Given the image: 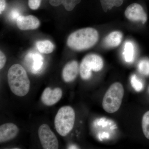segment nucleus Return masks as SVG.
<instances>
[{
  "instance_id": "1",
  "label": "nucleus",
  "mask_w": 149,
  "mask_h": 149,
  "mask_svg": "<svg viewBox=\"0 0 149 149\" xmlns=\"http://www.w3.org/2000/svg\"><path fill=\"white\" fill-rule=\"evenodd\" d=\"M8 80L11 91L19 97H23L30 89V80L23 67L19 64L10 67L8 72Z\"/></svg>"
},
{
  "instance_id": "2",
  "label": "nucleus",
  "mask_w": 149,
  "mask_h": 149,
  "mask_svg": "<svg viewBox=\"0 0 149 149\" xmlns=\"http://www.w3.org/2000/svg\"><path fill=\"white\" fill-rule=\"evenodd\" d=\"M99 37L98 32L94 28H83L70 34L67 43L74 50H85L95 45L98 41Z\"/></svg>"
},
{
  "instance_id": "3",
  "label": "nucleus",
  "mask_w": 149,
  "mask_h": 149,
  "mask_svg": "<svg viewBox=\"0 0 149 149\" xmlns=\"http://www.w3.org/2000/svg\"><path fill=\"white\" fill-rule=\"evenodd\" d=\"M124 94V88L121 83L116 82L112 84L103 99L104 110L110 113L117 111L121 106Z\"/></svg>"
},
{
  "instance_id": "4",
  "label": "nucleus",
  "mask_w": 149,
  "mask_h": 149,
  "mask_svg": "<svg viewBox=\"0 0 149 149\" xmlns=\"http://www.w3.org/2000/svg\"><path fill=\"white\" fill-rule=\"evenodd\" d=\"M75 115L71 107H62L57 112L54 119L56 130L60 135L65 136L69 134L74 127Z\"/></svg>"
},
{
  "instance_id": "5",
  "label": "nucleus",
  "mask_w": 149,
  "mask_h": 149,
  "mask_svg": "<svg viewBox=\"0 0 149 149\" xmlns=\"http://www.w3.org/2000/svg\"><path fill=\"white\" fill-rule=\"evenodd\" d=\"M103 67V60L100 56L96 54H88L83 58L80 63V76L83 80H88L92 76V71L99 72Z\"/></svg>"
},
{
  "instance_id": "6",
  "label": "nucleus",
  "mask_w": 149,
  "mask_h": 149,
  "mask_svg": "<svg viewBox=\"0 0 149 149\" xmlns=\"http://www.w3.org/2000/svg\"><path fill=\"white\" fill-rule=\"evenodd\" d=\"M38 136L43 148L58 149L57 138L47 124H43L40 125L38 130Z\"/></svg>"
},
{
  "instance_id": "7",
  "label": "nucleus",
  "mask_w": 149,
  "mask_h": 149,
  "mask_svg": "<svg viewBox=\"0 0 149 149\" xmlns=\"http://www.w3.org/2000/svg\"><path fill=\"white\" fill-rule=\"evenodd\" d=\"M126 18L132 22H140L145 24L147 20L146 13L142 6L138 3L131 4L128 6L125 11Z\"/></svg>"
},
{
  "instance_id": "8",
  "label": "nucleus",
  "mask_w": 149,
  "mask_h": 149,
  "mask_svg": "<svg viewBox=\"0 0 149 149\" xmlns=\"http://www.w3.org/2000/svg\"><path fill=\"white\" fill-rule=\"evenodd\" d=\"M62 94L61 88H57L52 90L50 88H47L43 91L41 100L46 105H53L61 99Z\"/></svg>"
},
{
  "instance_id": "9",
  "label": "nucleus",
  "mask_w": 149,
  "mask_h": 149,
  "mask_svg": "<svg viewBox=\"0 0 149 149\" xmlns=\"http://www.w3.org/2000/svg\"><path fill=\"white\" fill-rule=\"evenodd\" d=\"M19 129L11 123H5L0 126V142L4 143L14 139L18 134Z\"/></svg>"
},
{
  "instance_id": "10",
  "label": "nucleus",
  "mask_w": 149,
  "mask_h": 149,
  "mask_svg": "<svg viewBox=\"0 0 149 149\" xmlns=\"http://www.w3.org/2000/svg\"><path fill=\"white\" fill-rule=\"evenodd\" d=\"M17 25L22 30L37 29L40 25V22L36 17L32 15L28 16L20 15L16 21Z\"/></svg>"
},
{
  "instance_id": "11",
  "label": "nucleus",
  "mask_w": 149,
  "mask_h": 149,
  "mask_svg": "<svg viewBox=\"0 0 149 149\" xmlns=\"http://www.w3.org/2000/svg\"><path fill=\"white\" fill-rule=\"evenodd\" d=\"M79 72V65L76 61H72L65 65L63 70L62 77L66 83L73 81L77 77Z\"/></svg>"
},
{
  "instance_id": "12",
  "label": "nucleus",
  "mask_w": 149,
  "mask_h": 149,
  "mask_svg": "<svg viewBox=\"0 0 149 149\" xmlns=\"http://www.w3.org/2000/svg\"><path fill=\"white\" fill-rule=\"evenodd\" d=\"M123 34L119 31H114L109 34L104 39L103 44L107 48L116 47L122 42Z\"/></svg>"
},
{
  "instance_id": "13",
  "label": "nucleus",
  "mask_w": 149,
  "mask_h": 149,
  "mask_svg": "<svg viewBox=\"0 0 149 149\" xmlns=\"http://www.w3.org/2000/svg\"><path fill=\"white\" fill-rule=\"evenodd\" d=\"M123 56L124 60L127 63H132L135 57V48L134 44L130 41H127L124 44Z\"/></svg>"
},
{
  "instance_id": "14",
  "label": "nucleus",
  "mask_w": 149,
  "mask_h": 149,
  "mask_svg": "<svg viewBox=\"0 0 149 149\" xmlns=\"http://www.w3.org/2000/svg\"><path fill=\"white\" fill-rule=\"evenodd\" d=\"M81 0H50L51 5L57 6L60 5L64 6L65 8L67 11L72 10L75 6L80 3Z\"/></svg>"
},
{
  "instance_id": "15",
  "label": "nucleus",
  "mask_w": 149,
  "mask_h": 149,
  "mask_svg": "<svg viewBox=\"0 0 149 149\" xmlns=\"http://www.w3.org/2000/svg\"><path fill=\"white\" fill-rule=\"evenodd\" d=\"M36 46L38 51L42 54H50L54 49V46L49 40L38 41L36 43Z\"/></svg>"
},
{
  "instance_id": "16",
  "label": "nucleus",
  "mask_w": 149,
  "mask_h": 149,
  "mask_svg": "<svg viewBox=\"0 0 149 149\" xmlns=\"http://www.w3.org/2000/svg\"><path fill=\"white\" fill-rule=\"evenodd\" d=\"M123 0H100L103 10L105 12L111 9L113 6L119 7L122 4Z\"/></svg>"
},
{
  "instance_id": "17",
  "label": "nucleus",
  "mask_w": 149,
  "mask_h": 149,
  "mask_svg": "<svg viewBox=\"0 0 149 149\" xmlns=\"http://www.w3.org/2000/svg\"><path fill=\"white\" fill-rule=\"evenodd\" d=\"M33 63L32 65V70L34 73L38 72L41 68L43 65V58L39 54H32Z\"/></svg>"
},
{
  "instance_id": "18",
  "label": "nucleus",
  "mask_w": 149,
  "mask_h": 149,
  "mask_svg": "<svg viewBox=\"0 0 149 149\" xmlns=\"http://www.w3.org/2000/svg\"><path fill=\"white\" fill-rule=\"evenodd\" d=\"M138 70L140 73L145 76L149 75V60L145 58L141 60L138 65Z\"/></svg>"
},
{
  "instance_id": "19",
  "label": "nucleus",
  "mask_w": 149,
  "mask_h": 149,
  "mask_svg": "<svg viewBox=\"0 0 149 149\" xmlns=\"http://www.w3.org/2000/svg\"><path fill=\"white\" fill-rule=\"evenodd\" d=\"M142 127L144 136L149 140V111H147L143 116Z\"/></svg>"
},
{
  "instance_id": "20",
  "label": "nucleus",
  "mask_w": 149,
  "mask_h": 149,
  "mask_svg": "<svg viewBox=\"0 0 149 149\" xmlns=\"http://www.w3.org/2000/svg\"><path fill=\"white\" fill-rule=\"evenodd\" d=\"M130 83L132 87L137 92H140L143 88V85L140 79L135 74L132 75L130 77Z\"/></svg>"
},
{
  "instance_id": "21",
  "label": "nucleus",
  "mask_w": 149,
  "mask_h": 149,
  "mask_svg": "<svg viewBox=\"0 0 149 149\" xmlns=\"http://www.w3.org/2000/svg\"><path fill=\"white\" fill-rule=\"evenodd\" d=\"M41 0H28V5L32 10H37L41 4Z\"/></svg>"
},
{
  "instance_id": "22",
  "label": "nucleus",
  "mask_w": 149,
  "mask_h": 149,
  "mask_svg": "<svg viewBox=\"0 0 149 149\" xmlns=\"http://www.w3.org/2000/svg\"><path fill=\"white\" fill-rule=\"evenodd\" d=\"M6 61V56L2 51L0 52V69H2Z\"/></svg>"
},
{
  "instance_id": "23",
  "label": "nucleus",
  "mask_w": 149,
  "mask_h": 149,
  "mask_svg": "<svg viewBox=\"0 0 149 149\" xmlns=\"http://www.w3.org/2000/svg\"><path fill=\"white\" fill-rule=\"evenodd\" d=\"M10 16L11 19H14V20L16 19L17 21V18H18L20 16V15H19V13L16 10H13V11L11 12Z\"/></svg>"
},
{
  "instance_id": "24",
  "label": "nucleus",
  "mask_w": 149,
  "mask_h": 149,
  "mask_svg": "<svg viewBox=\"0 0 149 149\" xmlns=\"http://www.w3.org/2000/svg\"><path fill=\"white\" fill-rule=\"evenodd\" d=\"M5 0H0V14H1L2 13L3 11L6 8Z\"/></svg>"
},
{
  "instance_id": "25",
  "label": "nucleus",
  "mask_w": 149,
  "mask_h": 149,
  "mask_svg": "<svg viewBox=\"0 0 149 149\" xmlns=\"http://www.w3.org/2000/svg\"><path fill=\"white\" fill-rule=\"evenodd\" d=\"M69 149H77V147L75 146H71L69 147Z\"/></svg>"
},
{
  "instance_id": "26",
  "label": "nucleus",
  "mask_w": 149,
  "mask_h": 149,
  "mask_svg": "<svg viewBox=\"0 0 149 149\" xmlns=\"http://www.w3.org/2000/svg\"><path fill=\"white\" fill-rule=\"evenodd\" d=\"M148 92H149V87H148Z\"/></svg>"
}]
</instances>
